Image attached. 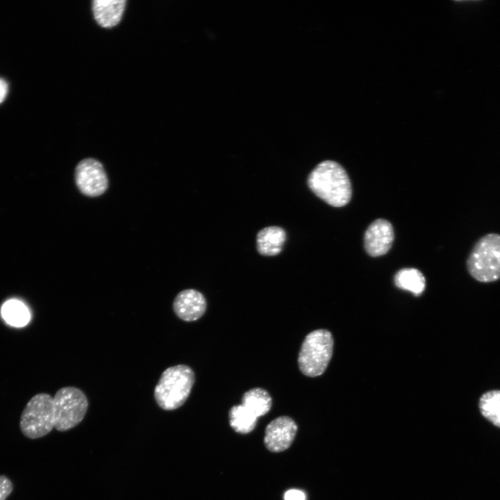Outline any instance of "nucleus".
Instances as JSON below:
<instances>
[{
    "mask_svg": "<svg viewBox=\"0 0 500 500\" xmlns=\"http://www.w3.org/2000/svg\"><path fill=\"white\" fill-rule=\"evenodd\" d=\"M333 338L326 329H317L309 333L302 342L298 365L306 376L316 377L326 370L333 354Z\"/></svg>",
    "mask_w": 500,
    "mask_h": 500,
    "instance_id": "20e7f679",
    "label": "nucleus"
},
{
    "mask_svg": "<svg viewBox=\"0 0 500 500\" xmlns=\"http://www.w3.org/2000/svg\"><path fill=\"white\" fill-rule=\"evenodd\" d=\"M297 431L295 422L288 416L275 418L266 426L264 443L272 452H281L288 449L294 441Z\"/></svg>",
    "mask_w": 500,
    "mask_h": 500,
    "instance_id": "6e6552de",
    "label": "nucleus"
},
{
    "mask_svg": "<svg viewBox=\"0 0 500 500\" xmlns=\"http://www.w3.org/2000/svg\"><path fill=\"white\" fill-rule=\"evenodd\" d=\"M125 0H94L92 10L96 21L103 27H112L121 19Z\"/></svg>",
    "mask_w": 500,
    "mask_h": 500,
    "instance_id": "9b49d317",
    "label": "nucleus"
},
{
    "mask_svg": "<svg viewBox=\"0 0 500 500\" xmlns=\"http://www.w3.org/2000/svg\"><path fill=\"white\" fill-rule=\"evenodd\" d=\"M172 308L179 319L185 322H194L205 313L206 301L200 292L194 289H186L176 294Z\"/></svg>",
    "mask_w": 500,
    "mask_h": 500,
    "instance_id": "9d476101",
    "label": "nucleus"
},
{
    "mask_svg": "<svg viewBox=\"0 0 500 500\" xmlns=\"http://www.w3.org/2000/svg\"><path fill=\"white\" fill-rule=\"evenodd\" d=\"M228 417L231 426L240 433L252 431L258 418L242 404L233 406L228 412Z\"/></svg>",
    "mask_w": 500,
    "mask_h": 500,
    "instance_id": "dca6fc26",
    "label": "nucleus"
},
{
    "mask_svg": "<svg viewBox=\"0 0 500 500\" xmlns=\"http://www.w3.org/2000/svg\"><path fill=\"white\" fill-rule=\"evenodd\" d=\"M478 408L483 417L500 428V390H491L482 394Z\"/></svg>",
    "mask_w": 500,
    "mask_h": 500,
    "instance_id": "2eb2a0df",
    "label": "nucleus"
},
{
    "mask_svg": "<svg viewBox=\"0 0 500 500\" xmlns=\"http://www.w3.org/2000/svg\"><path fill=\"white\" fill-rule=\"evenodd\" d=\"M286 235L278 226H268L260 230L256 236L258 251L263 256H275L283 248Z\"/></svg>",
    "mask_w": 500,
    "mask_h": 500,
    "instance_id": "f8f14e48",
    "label": "nucleus"
},
{
    "mask_svg": "<svg viewBox=\"0 0 500 500\" xmlns=\"http://www.w3.org/2000/svg\"><path fill=\"white\" fill-rule=\"evenodd\" d=\"M394 283L400 289L408 290L415 295L421 294L426 286L424 276L415 268H404L394 276Z\"/></svg>",
    "mask_w": 500,
    "mask_h": 500,
    "instance_id": "4468645a",
    "label": "nucleus"
},
{
    "mask_svg": "<svg viewBox=\"0 0 500 500\" xmlns=\"http://www.w3.org/2000/svg\"><path fill=\"white\" fill-rule=\"evenodd\" d=\"M308 185L319 198L335 207L347 204L352 190L344 169L333 160L319 163L308 177Z\"/></svg>",
    "mask_w": 500,
    "mask_h": 500,
    "instance_id": "f257e3e1",
    "label": "nucleus"
},
{
    "mask_svg": "<svg viewBox=\"0 0 500 500\" xmlns=\"http://www.w3.org/2000/svg\"><path fill=\"white\" fill-rule=\"evenodd\" d=\"M53 400L54 428L59 431H66L77 426L87 412L88 398L78 388L63 387L56 392Z\"/></svg>",
    "mask_w": 500,
    "mask_h": 500,
    "instance_id": "423d86ee",
    "label": "nucleus"
},
{
    "mask_svg": "<svg viewBox=\"0 0 500 500\" xmlns=\"http://www.w3.org/2000/svg\"><path fill=\"white\" fill-rule=\"evenodd\" d=\"M470 276L481 283L500 279V234L488 233L475 243L466 262Z\"/></svg>",
    "mask_w": 500,
    "mask_h": 500,
    "instance_id": "7ed1b4c3",
    "label": "nucleus"
},
{
    "mask_svg": "<svg viewBox=\"0 0 500 500\" xmlns=\"http://www.w3.org/2000/svg\"><path fill=\"white\" fill-rule=\"evenodd\" d=\"M194 381V372L188 365H177L167 368L154 388L156 403L165 410L178 408L188 398Z\"/></svg>",
    "mask_w": 500,
    "mask_h": 500,
    "instance_id": "f03ea898",
    "label": "nucleus"
},
{
    "mask_svg": "<svg viewBox=\"0 0 500 500\" xmlns=\"http://www.w3.org/2000/svg\"><path fill=\"white\" fill-rule=\"evenodd\" d=\"M242 405L256 417L267 414L271 409L272 399L269 392L261 388H254L244 393Z\"/></svg>",
    "mask_w": 500,
    "mask_h": 500,
    "instance_id": "ddd939ff",
    "label": "nucleus"
},
{
    "mask_svg": "<svg viewBox=\"0 0 500 500\" xmlns=\"http://www.w3.org/2000/svg\"><path fill=\"white\" fill-rule=\"evenodd\" d=\"M53 397L47 393L34 395L24 408L19 421L22 434L30 439L47 435L54 428Z\"/></svg>",
    "mask_w": 500,
    "mask_h": 500,
    "instance_id": "39448f33",
    "label": "nucleus"
},
{
    "mask_svg": "<svg viewBox=\"0 0 500 500\" xmlns=\"http://www.w3.org/2000/svg\"><path fill=\"white\" fill-rule=\"evenodd\" d=\"M1 314L8 324L17 327L25 326L30 319L28 308L22 302L16 299L6 301L2 306Z\"/></svg>",
    "mask_w": 500,
    "mask_h": 500,
    "instance_id": "f3484780",
    "label": "nucleus"
},
{
    "mask_svg": "<svg viewBox=\"0 0 500 500\" xmlns=\"http://www.w3.org/2000/svg\"><path fill=\"white\" fill-rule=\"evenodd\" d=\"M393 240L394 231L392 224L385 219H378L374 221L365 232V248L369 255L380 256L390 250Z\"/></svg>",
    "mask_w": 500,
    "mask_h": 500,
    "instance_id": "1a4fd4ad",
    "label": "nucleus"
},
{
    "mask_svg": "<svg viewBox=\"0 0 500 500\" xmlns=\"http://www.w3.org/2000/svg\"><path fill=\"white\" fill-rule=\"evenodd\" d=\"M75 182L80 192L88 197H98L106 192L108 180L103 165L96 159L81 160L75 168Z\"/></svg>",
    "mask_w": 500,
    "mask_h": 500,
    "instance_id": "0eeeda50",
    "label": "nucleus"
},
{
    "mask_svg": "<svg viewBox=\"0 0 500 500\" xmlns=\"http://www.w3.org/2000/svg\"><path fill=\"white\" fill-rule=\"evenodd\" d=\"M13 490L12 481L6 476L0 475V500H6Z\"/></svg>",
    "mask_w": 500,
    "mask_h": 500,
    "instance_id": "a211bd4d",
    "label": "nucleus"
},
{
    "mask_svg": "<svg viewBox=\"0 0 500 500\" xmlns=\"http://www.w3.org/2000/svg\"><path fill=\"white\" fill-rule=\"evenodd\" d=\"M284 500H306V495L301 490L292 489L285 493Z\"/></svg>",
    "mask_w": 500,
    "mask_h": 500,
    "instance_id": "6ab92c4d",
    "label": "nucleus"
},
{
    "mask_svg": "<svg viewBox=\"0 0 500 500\" xmlns=\"http://www.w3.org/2000/svg\"><path fill=\"white\" fill-rule=\"evenodd\" d=\"M8 86L7 82L0 78V103L3 102L7 95Z\"/></svg>",
    "mask_w": 500,
    "mask_h": 500,
    "instance_id": "aec40b11",
    "label": "nucleus"
}]
</instances>
